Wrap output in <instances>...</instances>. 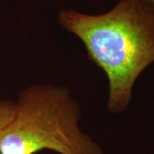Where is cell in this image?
I'll return each instance as SVG.
<instances>
[{
    "label": "cell",
    "mask_w": 154,
    "mask_h": 154,
    "mask_svg": "<svg viewBox=\"0 0 154 154\" xmlns=\"http://www.w3.org/2000/svg\"><path fill=\"white\" fill-rule=\"evenodd\" d=\"M16 113L0 137V154H34L45 149L60 154H105L82 131L81 108L70 91L53 84L23 89Z\"/></svg>",
    "instance_id": "7a4b0ae2"
},
{
    "label": "cell",
    "mask_w": 154,
    "mask_h": 154,
    "mask_svg": "<svg viewBox=\"0 0 154 154\" xmlns=\"http://www.w3.org/2000/svg\"><path fill=\"white\" fill-rule=\"evenodd\" d=\"M16 101L0 100V137L5 128L12 121L16 113Z\"/></svg>",
    "instance_id": "3957f363"
},
{
    "label": "cell",
    "mask_w": 154,
    "mask_h": 154,
    "mask_svg": "<svg viewBox=\"0 0 154 154\" xmlns=\"http://www.w3.org/2000/svg\"><path fill=\"white\" fill-rule=\"evenodd\" d=\"M60 25L83 42L109 81L107 108L126 110L139 76L154 63V0H120L101 15L59 13Z\"/></svg>",
    "instance_id": "6da1fadb"
}]
</instances>
